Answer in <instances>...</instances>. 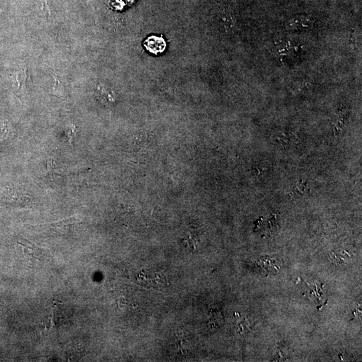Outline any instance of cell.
<instances>
[{"mask_svg":"<svg viewBox=\"0 0 362 362\" xmlns=\"http://www.w3.org/2000/svg\"><path fill=\"white\" fill-rule=\"evenodd\" d=\"M219 18L227 32H231L234 30L237 20L234 13L230 8L225 6L219 8Z\"/></svg>","mask_w":362,"mask_h":362,"instance_id":"cell-1","label":"cell"},{"mask_svg":"<svg viewBox=\"0 0 362 362\" xmlns=\"http://www.w3.org/2000/svg\"><path fill=\"white\" fill-rule=\"evenodd\" d=\"M144 47L151 53L157 54L162 53L166 48V43L161 36H149L144 42Z\"/></svg>","mask_w":362,"mask_h":362,"instance_id":"cell-2","label":"cell"},{"mask_svg":"<svg viewBox=\"0 0 362 362\" xmlns=\"http://www.w3.org/2000/svg\"><path fill=\"white\" fill-rule=\"evenodd\" d=\"M19 244L21 245L24 248V252L25 254L29 255L30 257H33L34 258H36V249H38L37 246L34 245L31 242H26V243H19Z\"/></svg>","mask_w":362,"mask_h":362,"instance_id":"cell-3","label":"cell"},{"mask_svg":"<svg viewBox=\"0 0 362 362\" xmlns=\"http://www.w3.org/2000/svg\"><path fill=\"white\" fill-rule=\"evenodd\" d=\"M76 222H77V220H76L75 218H74V217H70V218L63 219V220L58 221V222L52 223V225H54V227H62Z\"/></svg>","mask_w":362,"mask_h":362,"instance_id":"cell-4","label":"cell"}]
</instances>
